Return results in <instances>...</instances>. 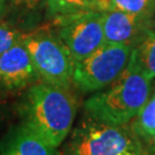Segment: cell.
<instances>
[{
    "instance_id": "cell-4",
    "label": "cell",
    "mask_w": 155,
    "mask_h": 155,
    "mask_svg": "<svg viewBox=\"0 0 155 155\" xmlns=\"http://www.w3.org/2000/svg\"><path fill=\"white\" fill-rule=\"evenodd\" d=\"M22 41L43 83L69 89L72 84L75 61L55 31L40 29L24 33Z\"/></svg>"
},
{
    "instance_id": "cell-18",
    "label": "cell",
    "mask_w": 155,
    "mask_h": 155,
    "mask_svg": "<svg viewBox=\"0 0 155 155\" xmlns=\"http://www.w3.org/2000/svg\"><path fill=\"white\" fill-rule=\"evenodd\" d=\"M97 1H98V0H97Z\"/></svg>"
},
{
    "instance_id": "cell-17",
    "label": "cell",
    "mask_w": 155,
    "mask_h": 155,
    "mask_svg": "<svg viewBox=\"0 0 155 155\" xmlns=\"http://www.w3.org/2000/svg\"><path fill=\"white\" fill-rule=\"evenodd\" d=\"M7 7V0H0V17L5 14Z\"/></svg>"
},
{
    "instance_id": "cell-14",
    "label": "cell",
    "mask_w": 155,
    "mask_h": 155,
    "mask_svg": "<svg viewBox=\"0 0 155 155\" xmlns=\"http://www.w3.org/2000/svg\"><path fill=\"white\" fill-rule=\"evenodd\" d=\"M110 7L127 12L129 14L153 20L155 0H110Z\"/></svg>"
},
{
    "instance_id": "cell-9",
    "label": "cell",
    "mask_w": 155,
    "mask_h": 155,
    "mask_svg": "<svg viewBox=\"0 0 155 155\" xmlns=\"http://www.w3.org/2000/svg\"><path fill=\"white\" fill-rule=\"evenodd\" d=\"M0 155H56V148L29 127L20 124L2 139Z\"/></svg>"
},
{
    "instance_id": "cell-7",
    "label": "cell",
    "mask_w": 155,
    "mask_h": 155,
    "mask_svg": "<svg viewBox=\"0 0 155 155\" xmlns=\"http://www.w3.org/2000/svg\"><path fill=\"white\" fill-rule=\"evenodd\" d=\"M106 44L136 46L152 29V18L129 14L114 7L101 12Z\"/></svg>"
},
{
    "instance_id": "cell-8",
    "label": "cell",
    "mask_w": 155,
    "mask_h": 155,
    "mask_svg": "<svg viewBox=\"0 0 155 155\" xmlns=\"http://www.w3.org/2000/svg\"><path fill=\"white\" fill-rule=\"evenodd\" d=\"M38 78L22 39L0 55V84L8 90L27 87Z\"/></svg>"
},
{
    "instance_id": "cell-3",
    "label": "cell",
    "mask_w": 155,
    "mask_h": 155,
    "mask_svg": "<svg viewBox=\"0 0 155 155\" xmlns=\"http://www.w3.org/2000/svg\"><path fill=\"white\" fill-rule=\"evenodd\" d=\"M144 141L132 127L90 118L71 131L59 155H144Z\"/></svg>"
},
{
    "instance_id": "cell-1",
    "label": "cell",
    "mask_w": 155,
    "mask_h": 155,
    "mask_svg": "<svg viewBox=\"0 0 155 155\" xmlns=\"http://www.w3.org/2000/svg\"><path fill=\"white\" fill-rule=\"evenodd\" d=\"M77 111L69 89L40 83L30 86L18 106L21 124L58 148L71 131Z\"/></svg>"
},
{
    "instance_id": "cell-2",
    "label": "cell",
    "mask_w": 155,
    "mask_h": 155,
    "mask_svg": "<svg viewBox=\"0 0 155 155\" xmlns=\"http://www.w3.org/2000/svg\"><path fill=\"white\" fill-rule=\"evenodd\" d=\"M150 82L129 61L127 69L114 83L85 101V111L95 121L125 125L138 116L150 97Z\"/></svg>"
},
{
    "instance_id": "cell-10",
    "label": "cell",
    "mask_w": 155,
    "mask_h": 155,
    "mask_svg": "<svg viewBox=\"0 0 155 155\" xmlns=\"http://www.w3.org/2000/svg\"><path fill=\"white\" fill-rule=\"evenodd\" d=\"M130 62L150 81L155 78V30L150 29L133 46Z\"/></svg>"
},
{
    "instance_id": "cell-5",
    "label": "cell",
    "mask_w": 155,
    "mask_h": 155,
    "mask_svg": "<svg viewBox=\"0 0 155 155\" xmlns=\"http://www.w3.org/2000/svg\"><path fill=\"white\" fill-rule=\"evenodd\" d=\"M132 46L105 44L75 64L72 84L82 92H98L108 87L127 69Z\"/></svg>"
},
{
    "instance_id": "cell-15",
    "label": "cell",
    "mask_w": 155,
    "mask_h": 155,
    "mask_svg": "<svg viewBox=\"0 0 155 155\" xmlns=\"http://www.w3.org/2000/svg\"><path fill=\"white\" fill-rule=\"evenodd\" d=\"M24 33L7 23L0 22V55L17 44Z\"/></svg>"
},
{
    "instance_id": "cell-13",
    "label": "cell",
    "mask_w": 155,
    "mask_h": 155,
    "mask_svg": "<svg viewBox=\"0 0 155 155\" xmlns=\"http://www.w3.org/2000/svg\"><path fill=\"white\" fill-rule=\"evenodd\" d=\"M12 14L21 23H33L46 7V0H9Z\"/></svg>"
},
{
    "instance_id": "cell-11",
    "label": "cell",
    "mask_w": 155,
    "mask_h": 155,
    "mask_svg": "<svg viewBox=\"0 0 155 155\" xmlns=\"http://www.w3.org/2000/svg\"><path fill=\"white\" fill-rule=\"evenodd\" d=\"M144 143L155 140V90L131 127Z\"/></svg>"
},
{
    "instance_id": "cell-6",
    "label": "cell",
    "mask_w": 155,
    "mask_h": 155,
    "mask_svg": "<svg viewBox=\"0 0 155 155\" xmlns=\"http://www.w3.org/2000/svg\"><path fill=\"white\" fill-rule=\"evenodd\" d=\"M54 31L68 47L75 64L106 44L99 11H85L55 16Z\"/></svg>"
},
{
    "instance_id": "cell-16",
    "label": "cell",
    "mask_w": 155,
    "mask_h": 155,
    "mask_svg": "<svg viewBox=\"0 0 155 155\" xmlns=\"http://www.w3.org/2000/svg\"><path fill=\"white\" fill-rule=\"evenodd\" d=\"M144 155H155V140H152L150 143H145Z\"/></svg>"
},
{
    "instance_id": "cell-12",
    "label": "cell",
    "mask_w": 155,
    "mask_h": 155,
    "mask_svg": "<svg viewBox=\"0 0 155 155\" xmlns=\"http://www.w3.org/2000/svg\"><path fill=\"white\" fill-rule=\"evenodd\" d=\"M46 8L48 15L54 17L85 11H99L97 0H46Z\"/></svg>"
}]
</instances>
